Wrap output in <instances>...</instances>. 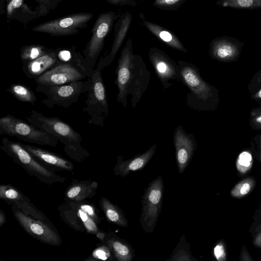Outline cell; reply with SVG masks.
Wrapping results in <instances>:
<instances>
[{
	"label": "cell",
	"instance_id": "obj_1",
	"mask_svg": "<svg viewBox=\"0 0 261 261\" xmlns=\"http://www.w3.org/2000/svg\"><path fill=\"white\" fill-rule=\"evenodd\" d=\"M116 73L117 101L125 108L127 97L130 95L132 107L135 108L148 88L150 72L142 57L134 53L130 39L127 40L121 51Z\"/></svg>",
	"mask_w": 261,
	"mask_h": 261
},
{
	"label": "cell",
	"instance_id": "obj_2",
	"mask_svg": "<svg viewBox=\"0 0 261 261\" xmlns=\"http://www.w3.org/2000/svg\"><path fill=\"white\" fill-rule=\"evenodd\" d=\"M25 118L34 127L53 135L63 144L64 152L71 159L81 162L90 156V153L82 145L81 135L58 117H47L33 110Z\"/></svg>",
	"mask_w": 261,
	"mask_h": 261
},
{
	"label": "cell",
	"instance_id": "obj_3",
	"mask_svg": "<svg viewBox=\"0 0 261 261\" xmlns=\"http://www.w3.org/2000/svg\"><path fill=\"white\" fill-rule=\"evenodd\" d=\"M11 205L15 218L31 237L47 245L62 244L61 236L53 223L31 202H13Z\"/></svg>",
	"mask_w": 261,
	"mask_h": 261
},
{
	"label": "cell",
	"instance_id": "obj_4",
	"mask_svg": "<svg viewBox=\"0 0 261 261\" xmlns=\"http://www.w3.org/2000/svg\"><path fill=\"white\" fill-rule=\"evenodd\" d=\"M1 150L21 166L30 175L47 185L63 183L66 178L61 176L48 169L39 163L21 144L7 137L3 138Z\"/></svg>",
	"mask_w": 261,
	"mask_h": 261
},
{
	"label": "cell",
	"instance_id": "obj_5",
	"mask_svg": "<svg viewBox=\"0 0 261 261\" xmlns=\"http://www.w3.org/2000/svg\"><path fill=\"white\" fill-rule=\"evenodd\" d=\"M180 81L189 89L186 97L188 106L194 110H201L213 96L212 86L201 76L198 69L192 63L179 60Z\"/></svg>",
	"mask_w": 261,
	"mask_h": 261
},
{
	"label": "cell",
	"instance_id": "obj_6",
	"mask_svg": "<svg viewBox=\"0 0 261 261\" xmlns=\"http://www.w3.org/2000/svg\"><path fill=\"white\" fill-rule=\"evenodd\" d=\"M0 135L42 146L56 147L58 143V140L51 134L10 114L0 118Z\"/></svg>",
	"mask_w": 261,
	"mask_h": 261
},
{
	"label": "cell",
	"instance_id": "obj_7",
	"mask_svg": "<svg viewBox=\"0 0 261 261\" xmlns=\"http://www.w3.org/2000/svg\"><path fill=\"white\" fill-rule=\"evenodd\" d=\"M91 85V79L89 77L85 81L80 80L60 85L39 84L36 90L46 96L41 103L47 108L52 109L56 106L66 109L76 102L82 94L88 92Z\"/></svg>",
	"mask_w": 261,
	"mask_h": 261
},
{
	"label": "cell",
	"instance_id": "obj_8",
	"mask_svg": "<svg viewBox=\"0 0 261 261\" xmlns=\"http://www.w3.org/2000/svg\"><path fill=\"white\" fill-rule=\"evenodd\" d=\"M101 71L97 67L90 76L91 85L88 91L86 105L83 110L88 114V123L103 126L109 115L108 102Z\"/></svg>",
	"mask_w": 261,
	"mask_h": 261
},
{
	"label": "cell",
	"instance_id": "obj_9",
	"mask_svg": "<svg viewBox=\"0 0 261 261\" xmlns=\"http://www.w3.org/2000/svg\"><path fill=\"white\" fill-rule=\"evenodd\" d=\"M117 17L116 14L113 11L102 13L99 15L93 27L91 37L83 50V64L90 76L103 48L105 39Z\"/></svg>",
	"mask_w": 261,
	"mask_h": 261
},
{
	"label": "cell",
	"instance_id": "obj_10",
	"mask_svg": "<svg viewBox=\"0 0 261 261\" xmlns=\"http://www.w3.org/2000/svg\"><path fill=\"white\" fill-rule=\"evenodd\" d=\"M164 184L159 175L145 190L142 197V210L140 222L143 229L151 233L156 224L162 206Z\"/></svg>",
	"mask_w": 261,
	"mask_h": 261
},
{
	"label": "cell",
	"instance_id": "obj_11",
	"mask_svg": "<svg viewBox=\"0 0 261 261\" xmlns=\"http://www.w3.org/2000/svg\"><path fill=\"white\" fill-rule=\"evenodd\" d=\"M93 15L88 12L73 14L39 24L34 27L32 31L54 36L73 35L86 27Z\"/></svg>",
	"mask_w": 261,
	"mask_h": 261
},
{
	"label": "cell",
	"instance_id": "obj_12",
	"mask_svg": "<svg viewBox=\"0 0 261 261\" xmlns=\"http://www.w3.org/2000/svg\"><path fill=\"white\" fill-rule=\"evenodd\" d=\"M148 57L164 90L172 85L170 81H180L178 64L164 51L157 47H153L149 49Z\"/></svg>",
	"mask_w": 261,
	"mask_h": 261
},
{
	"label": "cell",
	"instance_id": "obj_13",
	"mask_svg": "<svg viewBox=\"0 0 261 261\" xmlns=\"http://www.w3.org/2000/svg\"><path fill=\"white\" fill-rule=\"evenodd\" d=\"M86 77H89V74L78 67L62 63L48 70L34 80L37 84L60 85L80 81Z\"/></svg>",
	"mask_w": 261,
	"mask_h": 261
},
{
	"label": "cell",
	"instance_id": "obj_14",
	"mask_svg": "<svg viewBox=\"0 0 261 261\" xmlns=\"http://www.w3.org/2000/svg\"><path fill=\"white\" fill-rule=\"evenodd\" d=\"M174 144L178 172L182 173L189 165L197 147L194 136L178 125L174 134Z\"/></svg>",
	"mask_w": 261,
	"mask_h": 261
},
{
	"label": "cell",
	"instance_id": "obj_15",
	"mask_svg": "<svg viewBox=\"0 0 261 261\" xmlns=\"http://www.w3.org/2000/svg\"><path fill=\"white\" fill-rule=\"evenodd\" d=\"M243 43L231 37L222 36L212 40L210 54L214 59L223 62L233 61L239 56Z\"/></svg>",
	"mask_w": 261,
	"mask_h": 261
},
{
	"label": "cell",
	"instance_id": "obj_16",
	"mask_svg": "<svg viewBox=\"0 0 261 261\" xmlns=\"http://www.w3.org/2000/svg\"><path fill=\"white\" fill-rule=\"evenodd\" d=\"M21 144L39 163L50 171L72 172L74 170L72 162L59 154L34 145Z\"/></svg>",
	"mask_w": 261,
	"mask_h": 261
},
{
	"label": "cell",
	"instance_id": "obj_17",
	"mask_svg": "<svg viewBox=\"0 0 261 261\" xmlns=\"http://www.w3.org/2000/svg\"><path fill=\"white\" fill-rule=\"evenodd\" d=\"M133 16L129 12L123 14L118 20L115 28V37L109 53L101 58L97 67L102 70L113 61L123 42L132 21Z\"/></svg>",
	"mask_w": 261,
	"mask_h": 261
},
{
	"label": "cell",
	"instance_id": "obj_18",
	"mask_svg": "<svg viewBox=\"0 0 261 261\" xmlns=\"http://www.w3.org/2000/svg\"><path fill=\"white\" fill-rule=\"evenodd\" d=\"M155 149L156 144H154L143 153L127 160H124L122 156L118 155L117 163L114 168V174L123 177L131 171L143 168L153 157Z\"/></svg>",
	"mask_w": 261,
	"mask_h": 261
},
{
	"label": "cell",
	"instance_id": "obj_19",
	"mask_svg": "<svg viewBox=\"0 0 261 261\" xmlns=\"http://www.w3.org/2000/svg\"><path fill=\"white\" fill-rule=\"evenodd\" d=\"M58 64L60 63L57 59L56 49H51L46 54L33 61L23 63L22 69L26 76L35 79Z\"/></svg>",
	"mask_w": 261,
	"mask_h": 261
},
{
	"label": "cell",
	"instance_id": "obj_20",
	"mask_svg": "<svg viewBox=\"0 0 261 261\" xmlns=\"http://www.w3.org/2000/svg\"><path fill=\"white\" fill-rule=\"evenodd\" d=\"M98 186L95 181L74 179L65 191L64 199L66 202H80L91 198L95 195Z\"/></svg>",
	"mask_w": 261,
	"mask_h": 261
},
{
	"label": "cell",
	"instance_id": "obj_21",
	"mask_svg": "<svg viewBox=\"0 0 261 261\" xmlns=\"http://www.w3.org/2000/svg\"><path fill=\"white\" fill-rule=\"evenodd\" d=\"M100 242L107 245L113 256L119 261H130L134 257V250L131 245L113 232H105Z\"/></svg>",
	"mask_w": 261,
	"mask_h": 261
},
{
	"label": "cell",
	"instance_id": "obj_22",
	"mask_svg": "<svg viewBox=\"0 0 261 261\" xmlns=\"http://www.w3.org/2000/svg\"><path fill=\"white\" fill-rule=\"evenodd\" d=\"M143 23L147 30L161 41L172 48L187 53L186 48L173 32L150 21L143 20Z\"/></svg>",
	"mask_w": 261,
	"mask_h": 261
},
{
	"label": "cell",
	"instance_id": "obj_23",
	"mask_svg": "<svg viewBox=\"0 0 261 261\" xmlns=\"http://www.w3.org/2000/svg\"><path fill=\"white\" fill-rule=\"evenodd\" d=\"M99 204L107 220L117 225L127 227L128 221L122 210L108 198L102 197Z\"/></svg>",
	"mask_w": 261,
	"mask_h": 261
},
{
	"label": "cell",
	"instance_id": "obj_24",
	"mask_svg": "<svg viewBox=\"0 0 261 261\" xmlns=\"http://www.w3.org/2000/svg\"><path fill=\"white\" fill-rule=\"evenodd\" d=\"M63 221L75 231L84 232L86 229L76 210L68 202L61 204L58 208Z\"/></svg>",
	"mask_w": 261,
	"mask_h": 261
},
{
	"label": "cell",
	"instance_id": "obj_25",
	"mask_svg": "<svg viewBox=\"0 0 261 261\" xmlns=\"http://www.w3.org/2000/svg\"><path fill=\"white\" fill-rule=\"evenodd\" d=\"M57 57L60 64L66 63L74 65L90 74L83 64L84 57L73 47L56 48Z\"/></svg>",
	"mask_w": 261,
	"mask_h": 261
},
{
	"label": "cell",
	"instance_id": "obj_26",
	"mask_svg": "<svg viewBox=\"0 0 261 261\" xmlns=\"http://www.w3.org/2000/svg\"><path fill=\"white\" fill-rule=\"evenodd\" d=\"M0 198L10 205L13 202H31L29 197L24 195L17 188L10 184H1L0 185Z\"/></svg>",
	"mask_w": 261,
	"mask_h": 261
},
{
	"label": "cell",
	"instance_id": "obj_27",
	"mask_svg": "<svg viewBox=\"0 0 261 261\" xmlns=\"http://www.w3.org/2000/svg\"><path fill=\"white\" fill-rule=\"evenodd\" d=\"M68 202L76 210L78 216L84 225L86 232L88 233L95 234L101 241L103 239L106 232L101 231L94 220L86 213L80 208L74 202Z\"/></svg>",
	"mask_w": 261,
	"mask_h": 261
},
{
	"label": "cell",
	"instance_id": "obj_28",
	"mask_svg": "<svg viewBox=\"0 0 261 261\" xmlns=\"http://www.w3.org/2000/svg\"><path fill=\"white\" fill-rule=\"evenodd\" d=\"M6 91L18 101L30 103L32 105L37 101L34 92L25 85L19 84H12Z\"/></svg>",
	"mask_w": 261,
	"mask_h": 261
},
{
	"label": "cell",
	"instance_id": "obj_29",
	"mask_svg": "<svg viewBox=\"0 0 261 261\" xmlns=\"http://www.w3.org/2000/svg\"><path fill=\"white\" fill-rule=\"evenodd\" d=\"M51 49L37 44L23 46L20 50V57L23 63L33 61L51 50Z\"/></svg>",
	"mask_w": 261,
	"mask_h": 261
},
{
	"label": "cell",
	"instance_id": "obj_30",
	"mask_svg": "<svg viewBox=\"0 0 261 261\" xmlns=\"http://www.w3.org/2000/svg\"><path fill=\"white\" fill-rule=\"evenodd\" d=\"M217 5L233 9L254 10L261 8V0H219Z\"/></svg>",
	"mask_w": 261,
	"mask_h": 261
},
{
	"label": "cell",
	"instance_id": "obj_31",
	"mask_svg": "<svg viewBox=\"0 0 261 261\" xmlns=\"http://www.w3.org/2000/svg\"><path fill=\"white\" fill-rule=\"evenodd\" d=\"M169 260H197L192 256L190 250V244L187 243L185 237L182 234L180 241L174 249Z\"/></svg>",
	"mask_w": 261,
	"mask_h": 261
},
{
	"label": "cell",
	"instance_id": "obj_32",
	"mask_svg": "<svg viewBox=\"0 0 261 261\" xmlns=\"http://www.w3.org/2000/svg\"><path fill=\"white\" fill-rule=\"evenodd\" d=\"M254 186L252 178H246L238 183L231 190V195L235 197H243L250 193Z\"/></svg>",
	"mask_w": 261,
	"mask_h": 261
},
{
	"label": "cell",
	"instance_id": "obj_33",
	"mask_svg": "<svg viewBox=\"0 0 261 261\" xmlns=\"http://www.w3.org/2000/svg\"><path fill=\"white\" fill-rule=\"evenodd\" d=\"M112 256L113 255L107 245L100 242V244H97V247L95 248L91 255L85 260L95 261L99 260H111Z\"/></svg>",
	"mask_w": 261,
	"mask_h": 261
},
{
	"label": "cell",
	"instance_id": "obj_34",
	"mask_svg": "<svg viewBox=\"0 0 261 261\" xmlns=\"http://www.w3.org/2000/svg\"><path fill=\"white\" fill-rule=\"evenodd\" d=\"M74 202L80 208L86 213L98 225L100 224L102 218L99 215L98 211L94 204L86 200L80 202Z\"/></svg>",
	"mask_w": 261,
	"mask_h": 261
},
{
	"label": "cell",
	"instance_id": "obj_35",
	"mask_svg": "<svg viewBox=\"0 0 261 261\" xmlns=\"http://www.w3.org/2000/svg\"><path fill=\"white\" fill-rule=\"evenodd\" d=\"M252 160L251 155L248 152H243L237 161V168L241 173H245L251 167Z\"/></svg>",
	"mask_w": 261,
	"mask_h": 261
},
{
	"label": "cell",
	"instance_id": "obj_36",
	"mask_svg": "<svg viewBox=\"0 0 261 261\" xmlns=\"http://www.w3.org/2000/svg\"><path fill=\"white\" fill-rule=\"evenodd\" d=\"M186 0H155L153 6L159 9L171 10L181 6Z\"/></svg>",
	"mask_w": 261,
	"mask_h": 261
},
{
	"label": "cell",
	"instance_id": "obj_37",
	"mask_svg": "<svg viewBox=\"0 0 261 261\" xmlns=\"http://www.w3.org/2000/svg\"><path fill=\"white\" fill-rule=\"evenodd\" d=\"M24 0H11L7 6V17L10 18L22 7Z\"/></svg>",
	"mask_w": 261,
	"mask_h": 261
},
{
	"label": "cell",
	"instance_id": "obj_38",
	"mask_svg": "<svg viewBox=\"0 0 261 261\" xmlns=\"http://www.w3.org/2000/svg\"><path fill=\"white\" fill-rule=\"evenodd\" d=\"M214 254L218 260H225L226 255L223 245L221 243H218L214 249Z\"/></svg>",
	"mask_w": 261,
	"mask_h": 261
},
{
	"label": "cell",
	"instance_id": "obj_39",
	"mask_svg": "<svg viewBox=\"0 0 261 261\" xmlns=\"http://www.w3.org/2000/svg\"><path fill=\"white\" fill-rule=\"evenodd\" d=\"M109 3L115 6H135L137 3L135 0H107Z\"/></svg>",
	"mask_w": 261,
	"mask_h": 261
},
{
	"label": "cell",
	"instance_id": "obj_40",
	"mask_svg": "<svg viewBox=\"0 0 261 261\" xmlns=\"http://www.w3.org/2000/svg\"><path fill=\"white\" fill-rule=\"evenodd\" d=\"M45 9L55 7L61 0H35Z\"/></svg>",
	"mask_w": 261,
	"mask_h": 261
},
{
	"label": "cell",
	"instance_id": "obj_41",
	"mask_svg": "<svg viewBox=\"0 0 261 261\" xmlns=\"http://www.w3.org/2000/svg\"><path fill=\"white\" fill-rule=\"evenodd\" d=\"M252 116L253 117L252 122L253 124L257 127L261 128V112L252 113Z\"/></svg>",
	"mask_w": 261,
	"mask_h": 261
},
{
	"label": "cell",
	"instance_id": "obj_42",
	"mask_svg": "<svg viewBox=\"0 0 261 261\" xmlns=\"http://www.w3.org/2000/svg\"><path fill=\"white\" fill-rule=\"evenodd\" d=\"M6 222V215L4 212L0 210V227H2Z\"/></svg>",
	"mask_w": 261,
	"mask_h": 261
},
{
	"label": "cell",
	"instance_id": "obj_43",
	"mask_svg": "<svg viewBox=\"0 0 261 261\" xmlns=\"http://www.w3.org/2000/svg\"><path fill=\"white\" fill-rule=\"evenodd\" d=\"M254 243L256 246L261 248V231L256 236Z\"/></svg>",
	"mask_w": 261,
	"mask_h": 261
},
{
	"label": "cell",
	"instance_id": "obj_44",
	"mask_svg": "<svg viewBox=\"0 0 261 261\" xmlns=\"http://www.w3.org/2000/svg\"><path fill=\"white\" fill-rule=\"evenodd\" d=\"M254 98L261 99V89L259 90L253 96Z\"/></svg>",
	"mask_w": 261,
	"mask_h": 261
},
{
	"label": "cell",
	"instance_id": "obj_45",
	"mask_svg": "<svg viewBox=\"0 0 261 261\" xmlns=\"http://www.w3.org/2000/svg\"><path fill=\"white\" fill-rule=\"evenodd\" d=\"M261 112V108H259V109H256V110H254V111H253V112H252V113H251V114H252V113H258V112Z\"/></svg>",
	"mask_w": 261,
	"mask_h": 261
},
{
	"label": "cell",
	"instance_id": "obj_46",
	"mask_svg": "<svg viewBox=\"0 0 261 261\" xmlns=\"http://www.w3.org/2000/svg\"><path fill=\"white\" fill-rule=\"evenodd\" d=\"M260 159H261V147H260Z\"/></svg>",
	"mask_w": 261,
	"mask_h": 261
},
{
	"label": "cell",
	"instance_id": "obj_47",
	"mask_svg": "<svg viewBox=\"0 0 261 261\" xmlns=\"http://www.w3.org/2000/svg\"><path fill=\"white\" fill-rule=\"evenodd\" d=\"M11 0H7L8 2H9Z\"/></svg>",
	"mask_w": 261,
	"mask_h": 261
}]
</instances>
